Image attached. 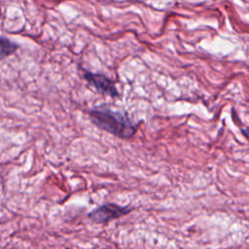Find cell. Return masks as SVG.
Wrapping results in <instances>:
<instances>
[{"mask_svg": "<svg viewBox=\"0 0 249 249\" xmlns=\"http://www.w3.org/2000/svg\"><path fill=\"white\" fill-rule=\"evenodd\" d=\"M89 116L97 127L122 139L131 138L137 130V124L131 122L126 113L110 107L93 108L89 110Z\"/></svg>", "mask_w": 249, "mask_h": 249, "instance_id": "cell-1", "label": "cell"}, {"mask_svg": "<svg viewBox=\"0 0 249 249\" xmlns=\"http://www.w3.org/2000/svg\"><path fill=\"white\" fill-rule=\"evenodd\" d=\"M132 210L133 208L129 206H121L116 203H103L90 211L88 217L94 224L106 225L110 221L119 219Z\"/></svg>", "mask_w": 249, "mask_h": 249, "instance_id": "cell-2", "label": "cell"}, {"mask_svg": "<svg viewBox=\"0 0 249 249\" xmlns=\"http://www.w3.org/2000/svg\"><path fill=\"white\" fill-rule=\"evenodd\" d=\"M83 77L88 84L95 89L98 92L111 97H118L120 95L115 83L105 75L85 71Z\"/></svg>", "mask_w": 249, "mask_h": 249, "instance_id": "cell-3", "label": "cell"}, {"mask_svg": "<svg viewBox=\"0 0 249 249\" xmlns=\"http://www.w3.org/2000/svg\"><path fill=\"white\" fill-rule=\"evenodd\" d=\"M18 46L6 37H0V60L16 53Z\"/></svg>", "mask_w": 249, "mask_h": 249, "instance_id": "cell-4", "label": "cell"}, {"mask_svg": "<svg viewBox=\"0 0 249 249\" xmlns=\"http://www.w3.org/2000/svg\"><path fill=\"white\" fill-rule=\"evenodd\" d=\"M243 132H244V134H246V135H249V128H247L246 130H243Z\"/></svg>", "mask_w": 249, "mask_h": 249, "instance_id": "cell-5", "label": "cell"}]
</instances>
